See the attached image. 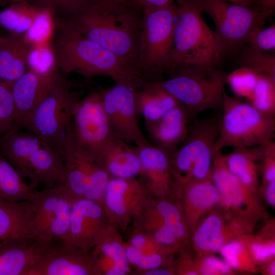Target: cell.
Returning a JSON list of instances; mask_svg holds the SVG:
<instances>
[{
	"instance_id": "6da1fadb",
	"label": "cell",
	"mask_w": 275,
	"mask_h": 275,
	"mask_svg": "<svg viewBox=\"0 0 275 275\" xmlns=\"http://www.w3.org/2000/svg\"><path fill=\"white\" fill-rule=\"evenodd\" d=\"M143 9L132 0H91L81 11L65 19L136 68Z\"/></svg>"
},
{
	"instance_id": "7a4b0ae2",
	"label": "cell",
	"mask_w": 275,
	"mask_h": 275,
	"mask_svg": "<svg viewBox=\"0 0 275 275\" xmlns=\"http://www.w3.org/2000/svg\"><path fill=\"white\" fill-rule=\"evenodd\" d=\"M56 19L52 44L62 74L74 72L87 78L103 75L115 82L132 84L139 89L144 86L146 81L133 65L82 35L65 19Z\"/></svg>"
},
{
	"instance_id": "3957f363",
	"label": "cell",
	"mask_w": 275,
	"mask_h": 275,
	"mask_svg": "<svg viewBox=\"0 0 275 275\" xmlns=\"http://www.w3.org/2000/svg\"><path fill=\"white\" fill-rule=\"evenodd\" d=\"M177 1L178 16L167 73L182 64L217 66L223 57L222 49L214 31L203 18L198 1Z\"/></svg>"
},
{
	"instance_id": "277c9868",
	"label": "cell",
	"mask_w": 275,
	"mask_h": 275,
	"mask_svg": "<svg viewBox=\"0 0 275 275\" xmlns=\"http://www.w3.org/2000/svg\"><path fill=\"white\" fill-rule=\"evenodd\" d=\"M178 16L177 5L143 7L136 68L146 82L163 80Z\"/></svg>"
},
{
	"instance_id": "5b68a950",
	"label": "cell",
	"mask_w": 275,
	"mask_h": 275,
	"mask_svg": "<svg viewBox=\"0 0 275 275\" xmlns=\"http://www.w3.org/2000/svg\"><path fill=\"white\" fill-rule=\"evenodd\" d=\"M169 75L155 83L187 108L191 120L203 111L222 107L227 74L216 67L182 64Z\"/></svg>"
},
{
	"instance_id": "8992f818",
	"label": "cell",
	"mask_w": 275,
	"mask_h": 275,
	"mask_svg": "<svg viewBox=\"0 0 275 275\" xmlns=\"http://www.w3.org/2000/svg\"><path fill=\"white\" fill-rule=\"evenodd\" d=\"M79 100V95L70 91L61 75L23 127L36 135L44 146L60 152L73 129V115Z\"/></svg>"
},
{
	"instance_id": "52a82bcc",
	"label": "cell",
	"mask_w": 275,
	"mask_h": 275,
	"mask_svg": "<svg viewBox=\"0 0 275 275\" xmlns=\"http://www.w3.org/2000/svg\"><path fill=\"white\" fill-rule=\"evenodd\" d=\"M220 130L214 153L226 147H251L273 140L275 116L261 114L249 103L224 94Z\"/></svg>"
},
{
	"instance_id": "ba28073f",
	"label": "cell",
	"mask_w": 275,
	"mask_h": 275,
	"mask_svg": "<svg viewBox=\"0 0 275 275\" xmlns=\"http://www.w3.org/2000/svg\"><path fill=\"white\" fill-rule=\"evenodd\" d=\"M221 117L219 114L195 120L189 125L186 137L170 157L172 171L178 183L210 179Z\"/></svg>"
},
{
	"instance_id": "9c48e42d",
	"label": "cell",
	"mask_w": 275,
	"mask_h": 275,
	"mask_svg": "<svg viewBox=\"0 0 275 275\" xmlns=\"http://www.w3.org/2000/svg\"><path fill=\"white\" fill-rule=\"evenodd\" d=\"M215 26L214 31L223 56L240 50L250 35L262 28L268 18L255 6H244L223 0H198Z\"/></svg>"
},
{
	"instance_id": "30bf717a",
	"label": "cell",
	"mask_w": 275,
	"mask_h": 275,
	"mask_svg": "<svg viewBox=\"0 0 275 275\" xmlns=\"http://www.w3.org/2000/svg\"><path fill=\"white\" fill-rule=\"evenodd\" d=\"M32 223L35 240L48 246L63 241L67 234L75 199L62 184L35 190Z\"/></svg>"
},
{
	"instance_id": "8fae6325",
	"label": "cell",
	"mask_w": 275,
	"mask_h": 275,
	"mask_svg": "<svg viewBox=\"0 0 275 275\" xmlns=\"http://www.w3.org/2000/svg\"><path fill=\"white\" fill-rule=\"evenodd\" d=\"M115 83L98 90L114 139L133 143L137 146L149 143L137 120L135 96L139 88L129 83Z\"/></svg>"
},
{
	"instance_id": "7c38bea8",
	"label": "cell",
	"mask_w": 275,
	"mask_h": 275,
	"mask_svg": "<svg viewBox=\"0 0 275 275\" xmlns=\"http://www.w3.org/2000/svg\"><path fill=\"white\" fill-rule=\"evenodd\" d=\"M73 127L77 141L102 161L103 154L114 138L98 91L79 100L73 115Z\"/></svg>"
},
{
	"instance_id": "4fadbf2b",
	"label": "cell",
	"mask_w": 275,
	"mask_h": 275,
	"mask_svg": "<svg viewBox=\"0 0 275 275\" xmlns=\"http://www.w3.org/2000/svg\"><path fill=\"white\" fill-rule=\"evenodd\" d=\"M60 153L65 173L62 184L74 199H86L91 187L107 175L102 162L77 141L73 127Z\"/></svg>"
},
{
	"instance_id": "5bb4252c",
	"label": "cell",
	"mask_w": 275,
	"mask_h": 275,
	"mask_svg": "<svg viewBox=\"0 0 275 275\" xmlns=\"http://www.w3.org/2000/svg\"><path fill=\"white\" fill-rule=\"evenodd\" d=\"M102 205L85 199L73 200L68 231L62 242L90 252L109 229Z\"/></svg>"
},
{
	"instance_id": "9a60e30c",
	"label": "cell",
	"mask_w": 275,
	"mask_h": 275,
	"mask_svg": "<svg viewBox=\"0 0 275 275\" xmlns=\"http://www.w3.org/2000/svg\"><path fill=\"white\" fill-rule=\"evenodd\" d=\"M148 193L135 178L110 177L102 203L108 222L115 226L127 225L131 217L141 213Z\"/></svg>"
},
{
	"instance_id": "2e32d148",
	"label": "cell",
	"mask_w": 275,
	"mask_h": 275,
	"mask_svg": "<svg viewBox=\"0 0 275 275\" xmlns=\"http://www.w3.org/2000/svg\"><path fill=\"white\" fill-rule=\"evenodd\" d=\"M61 75L59 72L42 74L27 69L12 84L11 89L15 108L13 127L20 128L23 127Z\"/></svg>"
},
{
	"instance_id": "e0dca14e",
	"label": "cell",
	"mask_w": 275,
	"mask_h": 275,
	"mask_svg": "<svg viewBox=\"0 0 275 275\" xmlns=\"http://www.w3.org/2000/svg\"><path fill=\"white\" fill-rule=\"evenodd\" d=\"M60 242L47 246L31 275L96 274L90 252Z\"/></svg>"
},
{
	"instance_id": "ac0fdd59",
	"label": "cell",
	"mask_w": 275,
	"mask_h": 275,
	"mask_svg": "<svg viewBox=\"0 0 275 275\" xmlns=\"http://www.w3.org/2000/svg\"><path fill=\"white\" fill-rule=\"evenodd\" d=\"M145 229L163 250L174 249L184 239L187 229L179 209L161 200L145 213Z\"/></svg>"
},
{
	"instance_id": "d6986e66",
	"label": "cell",
	"mask_w": 275,
	"mask_h": 275,
	"mask_svg": "<svg viewBox=\"0 0 275 275\" xmlns=\"http://www.w3.org/2000/svg\"><path fill=\"white\" fill-rule=\"evenodd\" d=\"M142 164V182L149 193L166 195L179 187L171 167V153L149 143L138 146Z\"/></svg>"
},
{
	"instance_id": "ffe728a7",
	"label": "cell",
	"mask_w": 275,
	"mask_h": 275,
	"mask_svg": "<svg viewBox=\"0 0 275 275\" xmlns=\"http://www.w3.org/2000/svg\"><path fill=\"white\" fill-rule=\"evenodd\" d=\"M210 179L219 193L220 202L226 208L240 214L253 212L254 192L229 172L221 151L214 153Z\"/></svg>"
},
{
	"instance_id": "44dd1931",
	"label": "cell",
	"mask_w": 275,
	"mask_h": 275,
	"mask_svg": "<svg viewBox=\"0 0 275 275\" xmlns=\"http://www.w3.org/2000/svg\"><path fill=\"white\" fill-rule=\"evenodd\" d=\"M46 248L28 238L0 241V275H31Z\"/></svg>"
},
{
	"instance_id": "7402d4cb",
	"label": "cell",
	"mask_w": 275,
	"mask_h": 275,
	"mask_svg": "<svg viewBox=\"0 0 275 275\" xmlns=\"http://www.w3.org/2000/svg\"><path fill=\"white\" fill-rule=\"evenodd\" d=\"M191 121L188 109L180 103L145 127L153 144L172 154L186 137Z\"/></svg>"
},
{
	"instance_id": "603a6c76",
	"label": "cell",
	"mask_w": 275,
	"mask_h": 275,
	"mask_svg": "<svg viewBox=\"0 0 275 275\" xmlns=\"http://www.w3.org/2000/svg\"><path fill=\"white\" fill-rule=\"evenodd\" d=\"M43 146L31 132L12 128L0 137V154L16 169L23 179L28 177V166L32 154Z\"/></svg>"
},
{
	"instance_id": "cb8c5ba5",
	"label": "cell",
	"mask_w": 275,
	"mask_h": 275,
	"mask_svg": "<svg viewBox=\"0 0 275 275\" xmlns=\"http://www.w3.org/2000/svg\"><path fill=\"white\" fill-rule=\"evenodd\" d=\"M90 252L96 274L125 275L130 271L125 246L108 229Z\"/></svg>"
},
{
	"instance_id": "d4e9b609",
	"label": "cell",
	"mask_w": 275,
	"mask_h": 275,
	"mask_svg": "<svg viewBox=\"0 0 275 275\" xmlns=\"http://www.w3.org/2000/svg\"><path fill=\"white\" fill-rule=\"evenodd\" d=\"M65 176L64 163L59 152L43 145L31 155L28 178L32 189L40 184L47 188L62 184Z\"/></svg>"
},
{
	"instance_id": "484cf974",
	"label": "cell",
	"mask_w": 275,
	"mask_h": 275,
	"mask_svg": "<svg viewBox=\"0 0 275 275\" xmlns=\"http://www.w3.org/2000/svg\"><path fill=\"white\" fill-rule=\"evenodd\" d=\"M184 190V208L190 227L220 202L219 193L210 179L189 180L179 184Z\"/></svg>"
},
{
	"instance_id": "4316f807",
	"label": "cell",
	"mask_w": 275,
	"mask_h": 275,
	"mask_svg": "<svg viewBox=\"0 0 275 275\" xmlns=\"http://www.w3.org/2000/svg\"><path fill=\"white\" fill-rule=\"evenodd\" d=\"M102 163L112 178H135L142 171L138 147L122 140H112L103 154Z\"/></svg>"
},
{
	"instance_id": "83f0119b",
	"label": "cell",
	"mask_w": 275,
	"mask_h": 275,
	"mask_svg": "<svg viewBox=\"0 0 275 275\" xmlns=\"http://www.w3.org/2000/svg\"><path fill=\"white\" fill-rule=\"evenodd\" d=\"M32 215V200L11 202L0 198V241L21 237L35 240Z\"/></svg>"
},
{
	"instance_id": "f1b7e54d",
	"label": "cell",
	"mask_w": 275,
	"mask_h": 275,
	"mask_svg": "<svg viewBox=\"0 0 275 275\" xmlns=\"http://www.w3.org/2000/svg\"><path fill=\"white\" fill-rule=\"evenodd\" d=\"M234 233L220 214L212 212L196 229L193 236V244L199 254L204 256L211 255L219 252L226 243L232 240Z\"/></svg>"
},
{
	"instance_id": "f546056e",
	"label": "cell",
	"mask_w": 275,
	"mask_h": 275,
	"mask_svg": "<svg viewBox=\"0 0 275 275\" xmlns=\"http://www.w3.org/2000/svg\"><path fill=\"white\" fill-rule=\"evenodd\" d=\"M135 103L137 115L144 118L145 124L157 120L181 103L155 82H148L136 92Z\"/></svg>"
},
{
	"instance_id": "4dcf8cb0",
	"label": "cell",
	"mask_w": 275,
	"mask_h": 275,
	"mask_svg": "<svg viewBox=\"0 0 275 275\" xmlns=\"http://www.w3.org/2000/svg\"><path fill=\"white\" fill-rule=\"evenodd\" d=\"M262 144L251 147H234L225 155L226 166L234 176L253 192L257 189Z\"/></svg>"
},
{
	"instance_id": "1f68e13d",
	"label": "cell",
	"mask_w": 275,
	"mask_h": 275,
	"mask_svg": "<svg viewBox=\"0 0 275 275\" xmlns=\"http://www.w3.org/2000/svg\"><path fill=\"white\" fill-rule=\"evenodd\" d=\"M30 46L22 36L10 35L0 47V80L9 85L27 70Z\"/></svg>"
},
{
	"instance_id": "d6a6232c",
	"label": "cell",
	"mask_w": 275,
	"mask_h": 275,
	"mask_svg": "<svg viewBox=\"0 0 275 275\" xmlns=\"http://www.w3.org/2000/svg\"><path fill=\"white\" fill-rule=\"evenodd\" d=\"M35 190L16 169L0 154V198L11 202L33 200Z\"/></svg>"
},
{
	"instance_id": "836d02e7",
	"label": "cell",
	"mask_w": 275,
	"mask_h": 275,
	"mask_svg": "<svg viewBox=\"0 0 275 275\" xmlns=\"http://www.w3.org/2000/svg\"><path fill=\"white\" fill-rule=\"evenodd\" d=\"M39 9L28 2L11 4L0 11V26L11 35L22 36L32 25Z\"/></svg>"
},
{
	"instance_id": "e575fe53",
	"label": "cell",
	"mask_w": 275,
	"mask_h": 275,
	"mask_svg": "<svg viewBox=\"0 0 275 275\" xmlns=\"http://www.w3.org/2000/svg\"><path fill=\"white\" fill-rule=\"evenodd\" d=\"M56 30V16L49 9L39 8L32 25L22 37L30 47L51 42Z\"/></svg>"
},
{
	"instance_id": "d590c367",
	"label": "cell",
	"mask_w": 275,
	"mask_h": 275,
	"mask_svg": "<svg viewBox=\"0 0 275 275\" xmlns=\"http://www.w3.org/2000/svg\"><path fill=\"white\" fill-rule=\"evenodd\" d=\"M27 69L42 74L59 72L52 42L30 47L26 59Z\"/></svg>"
},
{
	"instance_id": "8d00e7d4",
	"label": "cell",
	"mask_w": 275,
	"mask_h": 275,
	"mask_svg": "<svg viewBox=\"0 0 275 275\" xmlns=\"http://www.w3.org/2000/svg\"><path fill=\"white\" fill-rule=\"evenodd\" d=\"M261 114L275 115V80L259 74L253 93L248 100Z\"/></svg>"
},
{
	"instance_id": "74e56055",
	"label": "cell",
	"mask_w": 275,
	"mask_h": 275,
	"mask_svg": "<svg viewBox=\"0 0 275 275\" xmlns=\"http://www.w3.org/2000/svg\"><path fill=\"white\" fill-rule=\"evenodd\" d=\"M239 61L241 67L251 68L258 74L275 80V55L274 52H262L244 46L240 49Z\"/></svg>"
},
{
	"instance_id": "f35d334b",
	"label": "cell",
	"mask_w": 275,
	"mask_h": 275,
	"mask_svg": "<svg viewBox=\"0 0 275 275\" xmlns=\"http://www.w3.org/2000/svg\"><path fill=\"white\" fill-rule=\"evenodd\" d=\"M223 260L234 269L248 271L255 270V263L245 244L240 240H231L219 252Z\"/></svg>"
},
{
	"instance_id": "ab89813d",
	"label": "cell",
	"mask_w": 275,
	"mask_h": 275,
	"mask_svg": "<svg viewBox=\"0 0 275 275\" xmlns=\"http://www.w3.org/2000/svg\"><path fill=\"white\" fill-rule=\"evenodd\" d=\"M259 75L251 68L241 67L226 75V83L229 84L236 95L248 100L253 93Z\"/></svg>"
},
{
	"instance_id": "60d3db41",
	"label": "cell",
	"mask_w": 275,
	"mask_h": 275,
	"mask_svg": "<svg viewBox=\"0 0 275 275\" xmlns=\"http://www.w3.org/2000/svg\"><path fill=\"white\" fill-rule=\"evenodd\" d=\"M91 0H28L39 8L48 9L55 16L68 18L85 8Z\"/></svg>"
},
{
	"instance_id": "b9f144b4",
	"label": "cell",
	"mask_w": 275,
	"mask_h": 275,
	"mask_svg": "<svg viewBox=\"0 0 275 275\" xmlns=\"http://www.w3.org/2000/svg\"><path fill=\"white\" fill-rule=\"evenodd\" d=\"M11 87L0 80V137L14 125L15 108Z\"/></svg>"
},
{
	"instance_id": "7bdbcfd3",
	"label": "cell",
	"mask_w": 275,
	"mask_h": 275,
	"mask_svg": "<svg viewBox=\"0 0 275 275\" xmlns=\"http://www.w3.org/2000/svg\"><path fill=\"white\" fill-rule=\"evenodd\" d=\"M125 250L130 264L144 271L161 267L164 262L161 253L144 254L130 244L125 246Z\"/></svg>"
},
{
	"instance_id": "ee69618b",
	"label": "cell",
	"mask_w": 275,
	"mask_h": 275,
	"mask_svg": "<svg viewBox=\"0 0 275 275\" xmlns=\"http://www.w3.org/2000/svg\"><path fill=\"white\" fill-rule=\"evenodd\" d=\"M247 43L251 48L262 52H274L275 49V26L265 29H259L249 37Z\"/></svg>"
},
{
	"instance_id": "f6af8a7d",
	"label": "cell",
	"mask_w": 275,
	"mask_h": 275,
	"mask_svg": "<svg viewBox=\"0 0 275 275\" xmlns=\"http://www.w3.org/2000/svg\"><path fill=\"white\" fill-rule=\"evenodd\" d=\"M259 170L262 173L263 184L275 181V142L273 140L262 144Z\"/></svg>"
},
{
	"instance_id": "bcb514c9",
	"label": "cell",
	"mask_w": 275,
	"mask_h": 275,
	"mask_svg": "<svg viewBox=\"0 0 275 275\" xmlns=\"http://www.w3.org/2000/svg\"><path fill=\"white\" fill-rule=\"evenodd\" d=\"M255 263L265 262L274 257L275 243L272 240H264L260 239L244 241Z\"/></svg>"
},
{
	"instance_id": "7dc6e473",
	"label": "cell",
	"mask_w": 275,
	"mask_h": 275,
	"mask_svg": "<svg viewBox=\"0 0 275 275\" xmlns=\"http://www.w3.org/2000/svg\"><path fill=\"white\" fill-rule=\"evenodd\" d=\"M199 274L204 275L230 274L233 269L224 260L211 255L204 256L199 263Z\"/></svg>"
},
{
	"instance_id": "c3c4849f",
	"label": "cell",
	"mask_w": 275,
	"mask_h": 275,
	"mask_svg": "<svg viewBox=\"0 0 275 275\" xmlns=\"http://www.w3.org/2000/svg\"><path fill=\"white\" fill-rule=\"evenodd\" d=\"M254 6L269 18L274 13L275 0H256Z\"/></svg>"
},
{
	"instance_id": "681fc988",
	"label": "cell",
	"mask_w": 275,
	"mask_h": 275,
	"mask_svg": "<svg viewBox=\"0 0 275 275\" xmlns=\"http://www.w3.org/2000/svg\"><path fill=\"white\" fill-rule=\"evenodd\" d=\"M142 7L151 6L164 7L173 4L175 0H132Z\"/></svg>"
},
{
	"instance_id": "f907efd6",
	"label": "cell",
	"mask_w": 275,
	"mask_h": 275,
	"mask_svg": "<svg viewBox=\"0 0 275 275\" xmlns=\"http://www.w3.org/2000/svg\"><path fill=\"white\" fill-rule=\"evenodd\" d=\"M265 197L268 204L275 205V181L264 184Z\"/></svg>"
},
{
	"instance_id": "816d5d0a",
	"label": "cell",
	"mask_w": 275,
	"mask_h": 275,
	"mask_svg": "<svg viewBox=\"0 0 275 275\" xmlns=\"http://www.w3.org/2000/svg\"><path fill=\"white\" fill-rule=\"evenodd\" d=\"M145 275H171L172 272L168 269L161 268V267L148 270L144 271Z\"/></svg>"
},
{
	"instance_id": "f5cc1de1",
	"label": "cell",
	"mask_w": 275,
	"mask_h": 275,
	"mask_svg": "<svg viewBox=\"0 0 275 275\" xmlns=\"http://www.w3.org/2000/svg\"><path fill=\"white\" fill-rule=\"evenodd\" d=\"M230 3L244 6H254L256 0H223Z\"/></svg>"
},
{
	"instance_id": "db71d44e",
	"label": "cell",
	"mask_w": 275,
	"mask_h": 275,
	"mask_svg": "<svg viewBox=\"0 0 275 275\" xmlns=\"http://www.w3.org/2000/svg\"><path fill=\"white\" fill-rule=\"evenodd\" d=\"M266 270L269 274H275V261L274 260L269 262V264L267 266Z\"/></svg>"
},
{
	"instance_id": "11a10c76",
	"label": "cell",
	"mask_w": 275,
	"mask_h": 275,
	"mask_svg": "<svg viewBox=\"0 0 275 275\" xmlns=\"http://www.w3.org/2000/svg\"><path fill=\"white\" fill-rule=\"evenodd\" d=\"M6 2L10 3V4L19 2H28V0H5Z\"/></svg>"
},
{
	"instance_id": "9f6ffc18",
	"label": "cell",
	"mask_w": 275,
	"mask_h": 275,
	"mask_svg": "<svg viewBox=\"0 0 275 275\" xmlns=\"http://www.w3.org/2000/svg\"><path fill=\"white\" fill-rule=\"evenodd\" d=\"M6 39V37H3L1 35H0V47L3 45V44L5 42Z\"/></svg>"
}]
</instances>
